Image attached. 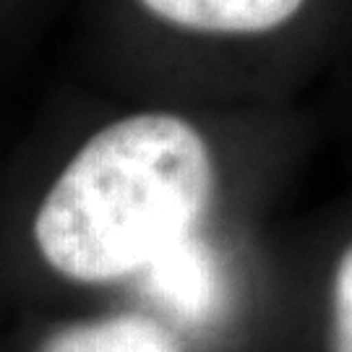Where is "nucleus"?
Returning <instances> with one entry per match:
<instances>
[{
    "label": "nucleus",
    "instance_id": "nucleus-1",
    "mask_svg": "<svg viewBox=\"0 0 352 352\" xmlns=\"http://www.w3.org/2000/svg\"><path fill=\"white\" fill-rule=\"evenodd\" d=\"M204 136L170 113L102 128L78 149L34 219L42 258L76 282L141 274L193 238L214 199Z\"/></svg>",
    "mask_w": 352,
    "mask_h": 352
},
{
    "label": "nucleus",
    "instance_id": "nucleus-2",
    "mask_svg": "<svg viewBox=\"0 0 352 352\" xmlns=\"http://www.w3.org/2000/svg\"><path fill=\"white\" fill-rule=\"evenodd\" d=\"M175 26L219 34H256L282 26L305 0H141Z\"/></svg>",
    "mask_w": 352,
    "mask_h": 352
},
{
    "label": "nucleus",
    "instance_id": "nucleus-3",
    "mask_svg": "<svg viewBox=\"0 0 352 352\" xmlns=\"http://www.w3.org/2000/svg\"><path fill=\"white\" fill-rule=\"evenodd\" d=\"M37 352H186L170 329L141 314H118L65 324L45 337Z\"/></svg>",
    "mask_w": 352,
    "mask_h": 352
},
{
    "label": "nucleus",
    "instance_id": "nucleus-4",
    "mask_svg": "<svg viewBox=\"0 0 352 352\" xmlns=\"http://www.w3.org/2000/svg\"><path fill=\"white\" fill-rule=\"evenodd\" d=\"M141 274H146L151 289L180 314L199 316L206 314V308L212 305V266L201 245L193 238L183 240L173 251L162 253Z\"/></svg>",
    "mask_w": 352,
    "mask_h": 352
},
{
    "label": "nucleus",
    "instance_id": "nucleus-5",
    "mask_svg": "<svg viewBox=\"0 0 352 352\" xmlns=\"http://www.w3.org/2000/svg\"><path fill=\"white\" fill-rule=\"evenodd\" d=\"M331 352H352V243L331 279Z\"/></svg>",
    "mask_w": 352,
    "mask_h": 352
}]
</instances>
